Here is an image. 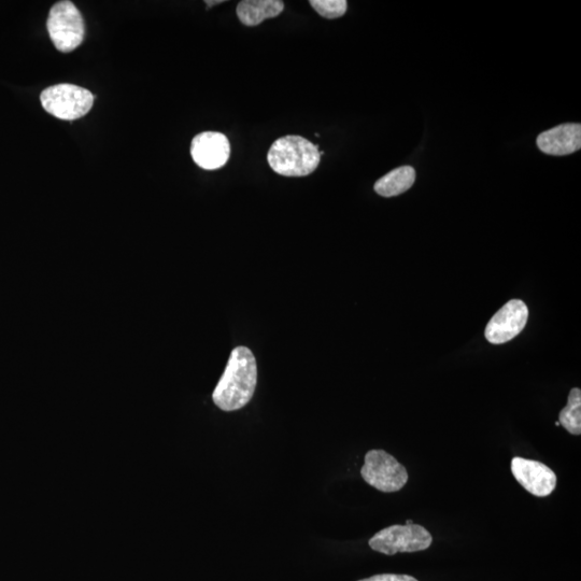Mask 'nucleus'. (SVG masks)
Listing matches in <instances>:
<instances>
[{
    "mask_svg": "<svg viewBox=\"0 0 581 581\" xmlns=\"http://www.w3.org/2000/svg\"><path fill=\"white\" fill-rule=\"evenodd\" d=\"M257 384L258 366L253 353L246 347H237L212 393V400L223 412H236L250 403Z\"/></svg>",
    "mask_w": 581,
    "mask_h": 581,
    "instance_id": "1",
    "label": "nucleus"
},
{
    "mask_svg": "<svg viewBox=\"0 0 581 581\" xmlns=\"http://www.w3.org/2000/svg\"><path fill=\"white\" fill-rule=\"evenodd\" d=\"M321 160L319 146L302 136L289 135L274 141L267 162L283 177H306L315 172Z\"/></svg>",
    "mask_w": 581,
    "mask_h": 581,
    "instance_id": "2",
    "label": "nucleus"
},
{
    "mask_svg": "<svg viewBox=\"0 0 581 581\" xmlns=\"http://www.w3.org/2000/svg\"><path fill=\"white\" fill-rule=\"evenodd\" d=\"M42 107L55 118L74 121L88 115L94 104V95L74 84H58L40 95Z\"/></svg>",
    "mask_w": 581,
    "mask_h": 581,
    "instance_id": "3",
    "label": "nucleus"
},
{
    "mask_svg": "<svg viewBox=\"0 0 581 581\" xmlns=\"http://www.w3.org/2000/svg\"><path fill=\"white\" fill-rule=\"evenodd\" d=\"M361 476L366 484L385 493L399 492L408 481L405 466L390 453L380 449L366 453Z\"/></svg>",
    "mask_w": 581,
    "mask_h": 581,
    "instance_id": "4",
    "label": "nucleus"
},
{
    "mask_svg": "<svg viewBox=\"0 0 581 581\" xmlns=\"http://www.w3.org/2000/svg\"><path fill=\"white\" fill-rule=\"evenodd\" d=\"M433 543L431 533L419 524L388 527L376 533L368 545L380 554L394 556L399 552H418L427 550Z\"/></svg>",
    "mask_w": 581,
    "mask_h": 581,
    "instance_id": "5",
    "label": "nucleus"
},
{
    "mask_svg": "<svg viewBox=\"0 0 581 581\" xmlns=\"http://www.w3.org/2000/svg\"><path fill=\"white\" fill-rule=\"evenodd\" d=\"M47 28L54 47L63 53L76 50L83 42V18L78 8L68 0L52 7Z\"/></svg>",
    "mask_w": 581,
    "mask_h": 581,
    "instance_id": "6",
    "label": "nucleus"
},
{
    "mask_svg": "<svg viewBox=\"0 0 581 581\" xmlns=\"http://www.w3.org/2000/svg\"><path fill=\"white\" fill-rule=\"evenodd\" d=\"M529 310L520 300L504 305L489 321L486 338L493 345H501L517 337L526 328Z\"/></svg>",
    "mask_w": 581,
    "mask_h": 581,
    "instance_id": "7",
    "label": "nucleus"
},
{
    "mask_svg": "<svg viewBox=\"0 0 581 581\" xmlns=\"http://www.w3.org/2000/svg\"><path fill=\"white\" fill-rule=\"evenodd\" d=\"M512 472L518 483L537 498H546L555 491L558 477L542 462L516 457Z\"/></svg>",
    "mask_w": 581,
    "mask_h": 581,
    "instance_id": "8",
    "label": "nucleus"
},
{
    "mask_svg": "<svg viewBox=\"0 0 581 581\" xmlns=\"http://www.w3.org/2000/svg\"><path fill=\"white\" fill-rule=\"evenodd\" d=\"M191 155L194 163L203 169H220L230 160V140L218 132L198 134L192 140Z\"/></svg>",
    "mask_w": 581,
    "mask_h": 581,
    "instance_id": "9",
    "label": "nucleus"
},
{
    "mask_svg": "<svg viewBox=\"0 0 581 581\" xmlns=\"http://www.w3.org/2000/svg\"><path fill=\"white\" fill-rule=\"evenodd\" d=\"M537 147L543 153L564 157L581 148V125L562 124L537 137Z\"/></svg>",
    "mask_w": 581,
    "mask_h": 581,
    "instance_id": "10",
    "label": "nucleus"
},
{
    "mask_svg": "<svg viewBox=\"0 0 581 581\" xmlns=\"http://www.w3.org/2000/svg\"><path fill=\"white\" fill-rule=\"evenodd\" d=\"M285 10L281 0H244L237 5L236 13L246 26L260 25L267 19H274Z\"/></svg>",
    "mask_w": 581,
    "mask_h": 581,
    "instance_id": "11",
    "label": "nucleus"
},
{
    "mask_svg": "<svg viewBox=\"0 0 581 581\" xmlns=\"http://www.w3.org/2000/svg\"><path fill=\"white\" fill-rule=\"evenodd\" d=\"M416 170L412 166H402L392 170L375 183V192L382 197L399 196L414 186Z\"/></svg>",
    "mask_w": 581,
    "mask_h": 581,
    "instance_id": "12",
    "label": "nucleus"
},
{
    "mask_svg": "<svg viewBox=\"0 0 581 581\" xmlns=\"http://www.w3.org/2000/svg\"><path fill=\"white\" fill-rule=\"evenodd\" d=\"M559 422L562 427L572 435L581 434V390H571L566 405L560 412Z\"/></svg>",
    "mask_w": 581,
    "mask_h": 581,
    "instance_id": "13",
    "label": "nucleus"
},
{
    "mask_svg": "<svg viewBox=\"0 0 581 581\" xmlns=\"http://www.w3.org/2000/svg\"><path fill=\"white\" fill-rule=\"evenodd\" d=\"M309 4L321 17L330 20L344 17L348 8L346 0H310Z\"/></svg>",
    "mask_w": 581,
    "mask_h": 581,
    "instance_id": "14",
    "label": "nucleus"
},
{
    "mask_svg": "<svg viewBox=\"0 0 581 581\" xmlns=\"http://www.w3.org/2000/svg\"><path fill=\"white\" fill-rule=\"evenodd\" d=\"M359 581H419V580L409 575L381 574L372 576L370 578H365Z\"/></svg>",
    "mask_w": 581,
    "mask_h": 581,
    "instance_id": "15",
    "label": "nucleus"
},
{
    "mask_svg": "<svg viewBox=\"0 0 581 581\" xmlns=\"http://www.w3.org/2000/svg\"><path fill=\"white\" fill-rule=\"evenodd\" d=\"M223 3H224V0H218V2H210V0H206V2H205V4L207 5V9L214 7V6H217V5H220V4H223Z\"/></svg>",
    "mask_w": 581,
    "mask_h": 581,
    "instance_id": "16",
    "label": "nucleus"
},
{
    "mask_svg": "<svg viewBox=\"0 0 581 581\" xmlns=\"http://www.w3.org/2000/svg\"><path fill=\"white\" fill-rule=\"evenodd\" d=\"M414 522L412 520H407L406 524H413Z\"/></svg>",
    "mask_w": 581,
    "mask_h": 581,
    "instance_id": "17",
    "label": "nucleus"
},
{
    "mask_svg": "<svg viewBox=\"0 0 581 581\" xmlns=\"http://www.w3.org/2000/svg\"><path fill=\"white\" fill-rule=\"evenodd\" d=\"M559 425H560V422L559 421L556 422V427H559Z\"/></svg>",
    "mask_w": 581,
    "mask_h": 581,
    "instance_id": "18",
    "label": "nucleus"
}]
</instances>
